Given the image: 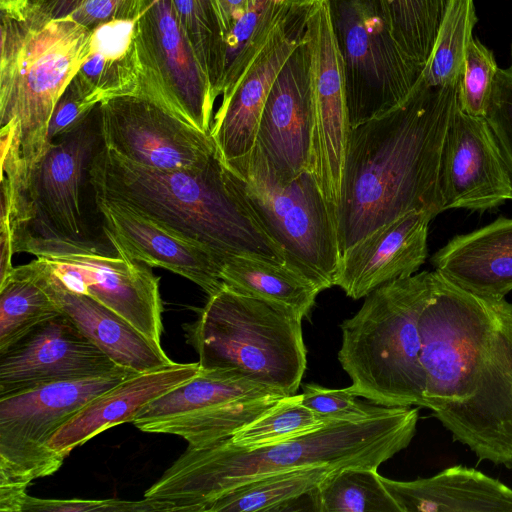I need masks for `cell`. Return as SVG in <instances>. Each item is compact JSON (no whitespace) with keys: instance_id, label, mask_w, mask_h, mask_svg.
Instances as JSON below:
<instances>
[{"instance_id":"obj_35","label":"cell","mask_w":512,"mask_h":512,"mask_svg":"<svg viewBox=\"0 0 512 512\" xmlns=\"http://www.w3.org/2000/svg\"><path fill=\"white\" fill-rule=\"evenodd\" d=\"M330 420L305 407L301 394H295L280 398L272 407L229 438L240 447H262L304 435Z\"/></svg>"},{"instance_id":"obj_41","label":"cell","mask_w":512,"mask_h":512,"mask_svg":"<svg viewBox=\"0 0 512 512\" xmlns=\"http://www.w3.org/2000/svg\"><path fill=\"white\" fill-rule=\"evenodd\" d=\"M137 19H114L92 28L91 55L96 54L106 60H119L130 54L137 36Z\"/></svg>"},{"instance_id":"obj_30","label":"cell","mask_w":512,"mask_h":512,"mask_svg":"<svg viewBox=\"0 0 512 512\" xmlns=\"http://www.w3.org/2000/svg\"><path fill=\"white\" fill-rule=\"evenodd\" d=\"M285 397V396H284ZM282 397L236 400L184 415L156 420L138 427L143 432L172 434L200 448L232 436Z\"/></svg>"},{"instance_id":"obj_4","label":"cell","mask_w":512,"mask_h":512,"mask_svg":"<svg viewBox=\"0 0 512 512\" xmlns=\"http://www.w3.org/2000/svg\"><path fill=\"white\" fill-rule=\"evenodd\" d=\"M90 181L95 197L124 204L223 257L287 264L218 150L200 167L162 170L133 163L103 145L91 164Z\"/></svg>"},{"instance_id":"obj_44","label":"cell","mask_w":512,"mask_h":512,"mask_svg":"<svg viewBox=\"0 0 512 512\" xmlns=\"http://www.w3.org/2000/svg\"><path fill=\"white\" fill-rule=\"evenodd\" d=\"M255 0H215L220 27L225 34L233 24L252 6Z\"/></svg>"},{"instance_id":"obj_3","label":"cell","mask_w":512,"mask_h":512,"mask_svg":"<svg viewBox=\"0 0 512 512\" xmlns=\"http://www.w3.org/2000/svg\"><path fill=\"white\" fill-rule=\"evenodd\" d=\"M419 408L385 407L359 421L330 420L304 435L247 448L230 438L187 450L144 493L155 511L204 512L222 494L274 472L312 466L378 467L409 446Z\"/></svg>"},{"instance_id":"obj_19","label":"cell","mask_w":512,"mask_h":512,"mask_svg":"<svg viewBox=\"0 0 512 512\" xmlns=\"http://www.w3.org/2000/svg\"><path fill=\"white\" fill-rule=\"evenodd\" d=\"M305 6L293 5L273 29L264 48L223 99L210 135L228 164L247 156L256 143L261 114L270 89L287 59L299 45Z\"/></svg>"},{"instance_id":"obj_27","label":"cell","mask_w":512,"mask_h":512,"mask_svg":"<svg viewBox=\"0 0 512 512\" xmlns=\"http://www.w3.org/2000/svg\"><path fill=\"white\" fill-rule=\"evenodd\" d=\"M234 369H202L190 380L146 404L132 420L139 426L236 400L284 397Z\"/></svg>"},{"instance_id":"obj_32","label":"cell","mask_w":512,"mask_h":512,"mask_svg":"<svg viewBox=\"0 0 512 512\" xmlns=\"http://www.w3.org/2000/svg\"><path fill=\"white\" fill-rule=\"evenodd\" d=\"M318 512H401L377 469L346 467L329 472L309 496Z\"/></svg>"},{"instance_id":"obj_22","label":"cell","mask_w":512,"mask_h":512,"mask_svg":"<svg viewBox=\"0 0 512 512\" xmlns=\"http://www.w3.org/2000/svg\"><path fill=\"white\" fill-rule=\"evenodd\" d=\"M199 363H176L136 373L98 395L64 423L51 437L49 447L66 458L79 445L105 430L132 422L150 401L196 376Z\"/></svg>"},{"instance_id":"obj_28","label":"cell","mask_w":512,"mask_h":512,"mask_svg":"<svg viewBox=\"0 0 512 512\" xmlns=\"http://www.w3.org/2000/svg\"><path fill=\"white\" fill-rule=\"evenodd\" d=\"M329 466H312L274 472L252 479L210 502L204 512H257L288 510L308 496L331 471Z\"/></svg>"},{"instance_id":"obj_46","label":"cell","mask_w":512,"mask_h":512,"mask_svg":"<svg viewBox=\"0 0 512 512\" xmlns=\"http://www.w3.org/2000/svg\"><path fill=\"white\" fill-rule=\"evenodd\" d=\"M32 3V0H0L1 14L11 19L23 20Z\"/></svg>"},{"instance_id":"obj_10","label":"cell","mask_w":512,"mask_h":512,"mask_svg":"<svg viewBox=\"0 0 512 512\" xmlns=\"http://www.w3.org/2000/svg\"><path fill=\"white\" fill-rule=\"evenodd\" d=\"M102 146L98 106L81 126L47 145L27 179L22 212L12 229L14 247L27 237L103 247L92 235L85 210L91 164Z\"/></svg>"},{"instance_id":"obj_7","label":"cell","mask_w":512,"mask_h":512,"mask_svg":"<svg viewBox=\"0 0 512 512\" xmlns=\"http://www.w3.org/2000/svg\"><path fill=\"white\" fill-rule=\"evenodd\" d=\"M184 330L202 369L238 370L285 396L298 391L307 366L301 318L224 284Z\"/></svg>"},{"instance_id":"obj_37","label":"cell","mask_w":512,"mask_h":512,"mask_svg":"<svg viewBox=\"0 0 512 512\" xmlns=\"http://www.w3.org/2000/svg\"><path fill=\"white\" fill-rule=\"evenodd\" d=\"M497 70L493 51L472 38L466 49L459 88V108L464 113L485 117Z\"/></svg>"},{"instance_id":"obj_16","label":"cell","mask_w":512,"mask_h":512,"mask_svg":"<svg viewBox=\"0 0 512 512\" xmlns=\"http://www.w3.org/2000/svg\"><path fill=\"white\" fill-rule=\"evenodd\" d=\"M442 211L494 209L511 197L507 169L485 117L459 105L449 125L440 165Z\"/></svg>"},{"instance_id":"obj_43","label":"cell","mask_w":512,"mask_h":512,"mask_svg":"<svg viewBox=\"0 0 512 512\" xmlns=\"http://www.w3.org/2000/svg\"><path fill=\"white\" fill-rule=\"evenodd\" d=\"M144 3L145 0H79L67 17L92 29L114 19H137Z\"/></svg>"},{"instance_id":"obj_5","label":"cell","mask_w":512,"mask_h":512,"mask_svg":"<svg viewBox=\"0 0 512 512\" xmlns=\"http://www.w3.org/2000/svg\"><path fill=\"white\" fill-rule=\"evenodd\" d=\"M92 29L31 5L25 19L1 14L0 139L20 154L25 184L46 150L54 107L91 56Z\"/></svg>"},{"instance_id":"obj_13","label":"cell","mask_w":512,"mask_h":512,"mask_svg":"<svg viewBox=\"0 0 512 512\" xmlns=\"http://www.w3.org/2000/svg\"><path fill=\"white\" fill-rule=\"evenodd\" d=\"M43 259L69 291L89 296L161 344L159 278L146 265L107 253L103 247L27 237L14 247Z\"/></svg>"},{"instance_id":"obj_29","label":"cell","mask_w":512,"mask_h":512,"mask_svg":"<svg viewBox=\"0 0 512 512\" xmlns=\"http://www.w3.org/2000/svg\"><path fill=\"white\" fill-rule=\"evenodd\" d=\"M61 313L40 280L36 260L13 267L0 281V351Z\"/></svg>"},{"instance_id":"obj_11","label":"cell","mask_w":512,"mask_h":512,"mask_svg":"<svg viewBox=\"0 0 512 512\" xmlns=\"http://www.w3.org/2000/svg\"><path fill=\"white\" fill-rule=\"evenodd\" d=\"M136 373L121 368L0 397V481L28 486L55 473L65 459L48 445L55 432L95 397Z\"/></svg>"},{"instance_id":"obj_31","label":"cell","mask_w":512,"mask_h":512,"mask_svg":"<svg viewBox=\"0 0 512 512\" xmlns=\"http://www.w3.org/2000/svg\"><path fill=\"white\" fill-rule=\"evenodd\" d=\"M294 4L255 0L233 24L223 40V63L219 95L227 98L250 64L267 43L273 29Z\"/></svg>"},{"instance_id":"obj_2","label":"cell","mask_w":512,"mask_h":512,"mask_svg":"<svg viewBox=\"0 0 512 512\" xmlns=\"http://www.w3.org/2000/svg\"><path fill=\"white\" fill-rule=\"evenodd\" d=\"M459 88L460 81L429 86L420 76L401 105L350 128L336 208L340 254L406 213L443 212L441 157Z\"/></svg>"},{"instance_id":"obj_40","label":"cell","mask_w":512,"mask_h":512,"mask_svg":"<svg viewBox=\"0 0 512 512\" xmlns=\"http://www.w3.org/2000/svg\"><path fill=\"white\" fill-rule=\"evenodd\" d=\"M485 118L499 147L511 185L512 200V70L498 68Z\"/></svg>"},{"instance_id":"obj_38","label":"cell","mask_w":512,"mask_h":512,"mask_svg":"<svg viewBox=\"0 0 512 512\" xmlns=\"http://www.w3.org/2000/svg\"><path fill=\"white\" fill-rule=\"evenodd\" d=\"M301 401L318 416L331 420L359 421L385 408L357 400V396L348 387L328 389L314 383L302 385Z\"/></svg>"},{"instance_id":"obj_25","label":"cell","mask_w":512,"mask_h":512,"mask_svg":"<svg viewBox=\"0 0 512 512\" xmlns=\"http://www.w3.org/2000/svg\"><path fill=\"white\" fill-rule=\"evenodd\" d=\"M381 481L401 512H512V488L463 465L427 478Z\"/></svg>"},{"instance_id":"obj_23","label":"cell","mask_w":512,"mask_h":512,"mask_svg":"<svg viewBox=\"0 0 512 512\" xmlns=\"http://www.w3.org/2000/svg\"><path fill=\"white\" fill-rule=\"evenodd\" d=\"M35 260L43 286L62 313L117 366L143 373L174 363L161 344L95 299L67 290L43 259Z\"/></svg>"},{"instance_id":"obj_49","label":"cell","mask_w":512,"mask_h":512,"mask_svg":"<svg viewBox=\"0 0 512 512\" xmlns=\"http://www.w3.org/2000/svg\"><path fill=\"white\" fill-rule=\"evenodd\" d=\"M509 69L512 70V44H511V65H510Z\"/></svg>"},{"instance_id":"obj_39","label":"cell","mask_w":512,"mask_h":512,"mask_svg":"<svg viewBox=\"0 0 512 512\" xmlns=\"http://www.w3.org/2000/svg\"><path fill=\"white\" fill-rule=\"evenodd\" d=\"M100 103L99 97L76 75L54 107L46 147L81 126Z\"/></svg>"},{"instance_id":"obj_26","label":"cell","mask_w":512,"mask_h":512,"mask_svg":"<svg viewBox=\"0 0 512 512\" xmlns=\"http://www.w3.org/2000/svg\"><path fill=\"white\" fill-rule=\"evenodd\" d=\"M221 280L229 288L289 312L301 319L310 314L319 288L287 264L246 255H228Z\"/></svg>"},{"instance_id":"obj_17","label":"cell","mask_w":512,"mask_h":512,"mask_svg":"<svg viewBox=\"0 0 512 512\" xmlns=\"http://www.w3.org/2000/svg\"><path fill=\"white\" fill-rule=\"evenodd\" d=\"M95 200L103 232L117 255L185 277L208 296L223 287L225 257L124 204L98 197Z\"/></svg>"},{"instance_id":"obj_21","label":"cell","mask_w":512,"mask_h":512,"mask_svg":"<svg viewBox=\"0 0 512 512\" xmlns=\"http://www.w3.org/2000/svg\"><path fill=\"white\" fill-rule=\"evenodd\" d=\"M433 218L429 212L412 211L371 231L341 254L336 286L357 300L414 275L426 260Z\"/></svg>"},{"instance_id":"obj_14","label":"cell","mask_w":512,"mask_h":512,"mask_svg":"<svg viewBox=\"0 0 512 512\" xmlns=\"http://www.w3.org/2000/svg\"><path fill=\"white\" fill-rule=\"evenodd\" d=\"M303 24V38L310 57L313 105L309 170L336 212L350 125L344 62L333 28L329 0H315L306 5Z\"/></svg>"},{"instance_id":"obj_47","label":"cell","mask_w":512,"mask_h":512,"mask_svg":"<svg viewBox=\"0 0 512 512\" xmlns=\"http://www.w3.org/2000/svg\"><path fill=\"white\" fill-rule=\"evenodd\" d=\"M313 1H315V0H291V3L294 5H297V6H305V5L310 4Z\"/></svg>"},{"instance_id":"obj_12","label":"cell","mask_w":512,"mask_h":512,"mask_svg":"<svg viewBox=\"0 0 512 512\" xmlns=\"http://www.w3.org/2000/svg\"><path fill=\"white\" fill-rule=\"evenodd\" d=\"M142 59L137 88L98 105L104 147L133 163L156 169L206 164L217 151L210 133L198 130L172 111L153 68L143 55Z\"/></svg>"},{"instance_id":"obj_34","label":"cell","mask_w":512,"mask_h":512,"mask_svg":"<svg viewBox=\"0 0 512 512\" xmlns=\"http://www.w3.org/2000/svg\"><path fill=\"white\" fill-rule=\"evenodd\" d=\"M393 38L416 63L425 66L448 0H380Z\"/></svg>"},{"instance_id":"obj_48","label":"cell","mask_w":512,"mask_h":512,"mask_svg":"<svg viewBox=\"0 0 512 512\" xmlns=\"http://www.w3.org/2000/svg\"><path fill=\"white\" fill-rule=\"evenodd\" d=\"M279 4H286V3H291V0H273Z\"/></svg>"},{"instance_id":"obj_42","label":"cell","mask_w":512,"mask_h":512,"mask_svg":"<svg viewBox=\"0 0 512 512\" xmlns=\"http://www.w3.org/2000/svg\"><path fill=\"white\" fill-rule=\"evenodd\" d=\"M23 511L48 512H138L154 511L147 499L140 501H124L116 499L85 500V499H42L27 496Z\"/></svg>"},{"instance_id":"obj_15","label":"cell","mask_w":512,"mask_h":512,"mask_svg":"<svg viewBox=\"0 0 512 512\" xmlns=\"http://www.w3.org/2000/svg\"><path fill=\"white\" fill-rule=\"evenodd\" d=\"M121 368L61 313L0 351V397L51 382L106 375Z\"/></svg>"},{"instance_id":"obj_18","label":"cell","mask_w":512,"mask_h":512,"mask_svg":"<svg viewBox=\"0 0 512 512\" xmlns=\"http://www.w3.org/2000/svg\"><path fill=\"white\" fill-rule=\"evenodd\" d=\"M138 39L174 112L210 133L215 97L182 31L172 0H145Z\"/></svg>"},{"instance_id":"obj_6","label":"cell","mask_w":512,"mask_h":512,"mask_svg":"<svg viewBox=\"0 0 512 512\" xmlns=\"http://www.w3.org/2000/svg\"><path fill=\"white\" fill-rule=\"evenodd\" d=\"M433 279L434 270L385 283L341 323L338 360L357 397L385 407L425 408L419 320Z\"/></svg>"},{"instance_id":"obj_20","label":"cell","mask_w":512,"mask_h":512,"mask_svg":"<svg viewBox=\"0 0 512 512\" xmlns=\"http://www.w3.org/2000/svg\"><path fill=\"white\" fill-rule=\"evenodd\" d=\"M312 125L310 57L302 33L270 89L255 143L279 177L289 180L309 169Z\"/></svg>"},{"instance_id":"obj_9","label":"cell","mask_w":512,"mask_h":512,"mask_svg":"<svg viewBox=\"0 0 512 512\" xmlns=\"http://www.w3.org/2000/svg\"><path fill=\"white\" fill-rule=\"evenodd\" d=\"M344 62L350 128L380 117L411 94L424 66L397 44L380 0H329Z\"/></svg>"},{"instance_id":"obj_33","label":"cell","mask_w":512,"mask_h":512,"mask_svg":"<svg viewBox=\"0 0 512 512\" xmlns=\"http://www.w3.org/2000/svg\"><path fill=\"white\" fill-rule=\"evenodd\" d=\"M478 21L474 0H448L436 40L421 74L429 86L461 80L467 46Z\"/></svg>"},{"instance_id":"obj_36","label":"cell","mask_w":512,"mask_h":512,"mask_svg":"<svg viewBox=\"0 0 512 512\" xmlns=\"http://www.w3.org/2000/svg\"><path fill=\"white\" fill-rule=\"evenodd\" d=\"M172 1L186 40L217 98L222 76L223 33L215 0Z\"/></svg>"},{"instance_id":"obj_45","label":"cell","mask_w":512,"mask_h":512,"mask_svg":"<svg viewBox=\"0 0 512 512\" xmlns=\"http://www.w3.org/2000/svg\"><path fill=\"white\" fill-rule=\"evenodd\" d=\"M78 2L79 0H36L32 4L48 16L58 18L67 16Z\"/></svg>"},{"instance_id":"obj_24","label":"cell","mask_w":512,"mask_h":512,"mask_svg":"<svg viewBox=\"0 0 512 512\" xmlns=\"http://www.w3.org/2000/svg\"><path fill=\"white\" fill-rule=\"evenodd\" d=\"M434 270L463 290L502 299L512 291V218L450 239L431 257Z\"/></svg>"},{"instance_id":"obj_1","label":"cell","mask_w":512,"mask_h":512,"mask_svg":"<svg viewBox=\"0 0 512 512\" xmlns=\"http://www.w3.org/2000/svg\"><path fill=\"white\" fill-rule=\"evenodd\" d=\"M419 329L425 408L479 460L512 469V303L434 270Z\"/></svg>"},{"instance_id":"obj_8","label":"cell","mask_w":512,"mask_h":512,"mask_svg":"<svg viewBox=\"0 0 512 512\" xmlns=\"http://www.w3.org/2000/svg\"><path fill=\"white\" fill-rule=\"evenodd\" d=\"M270 237L282 248L286 263L320 291L336 286L340 261L336 213L313 173L279 177L254 145L245 157L226 164Z\"/></svg>"}]
</instances>
